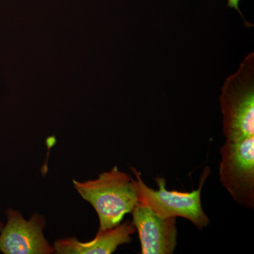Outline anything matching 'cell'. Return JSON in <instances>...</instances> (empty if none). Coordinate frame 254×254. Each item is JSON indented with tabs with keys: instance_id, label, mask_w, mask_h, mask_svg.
<instances>
[{
	"instance_id": "6da1fadb",
	"label": "cell",
	"mask_w": 254,
	"mask_h": 254,
	"mask_svg": "<svg viewBox=\"0 0 254 254\" xmlns=\"http://www.w3.org/2000/svg\"><path fill=\"white\" fill-rule=\"evenodd\" d=\"M80 195L91 203L98 214L100 230L118 226L124 217L139 203L133 179L115 166L100 174L98 179L80 182L73 180Z\"/></svg>"
},
{
	"instance_id": "7a4b0ae2",
	"label": "cell",
	"mask_w": 254,
	"mask_h": 254,
	"mask_svg": "<svg viewBox=\"0 0 254 254\" xmlns=\"http://www.w3.org/2000/svg\"><path fill=\"white\" fill-rule=\"evenodd\" d=\"M222 131L227 141L254 136V53L242 60L222 86Z\"/></svg>"
},
{
	"instance_id": "3957f363",
	"label": "cell",
	"mask_w": 254,
	"mask_h": 254,
	"mask_svg": "<svg viewBox=\"0 0 254 254\" xmlns=\"http://www.w3.org/2000/svg\"><path fill=\"white\" fill-rule=\"evenodd\" d=\"M131 170L136 177L133 182L138 190L140 203L146 205L153 213L163 218L180 217L187 219L198 230L208 226L210 220L201 204L202 187L209 175L208 168L203 172L198 190L191 192L168 190L166 180L160 177L155 180L158 190H154L145 185L139 172L133 168Z\"/></svg>"
},
{
	"instance_id": "277c9868",
	"label": "cell",
	"mask_w": 254,
	"mask_h": 254,
	"mask_svg": "<svg viewBox=\"0 0 254 254\" xmlns=\"http://www.w3.org/2000/svg\"><path fill=\"white\" fill-rule=\"evenodd\" d=\"M219 175L222 186L234 200L254 208V136L227 141L220 148Z\"/></svg>"
},
{
	"instance_id": "5b68a950",
	"label": "cell",
	"mask_w": 254,
	"mask_h": 254,
	"mask_svg": "<svg viewBox=\"0 0 254 254\" xmlns=\"http://www.w3.org/2000/svg\"><path fill=\"white\" fill-rule=\"evenodd\" d=\"M7 222L0 232V252L4 254H55L43 235L46 222L38 214L25 220L17 210L6 212Z\"/></svg>"
},
{
	"instance_id": "8992f818",
	"label": "cell",
	"mask_w": 254,
	"mask_h": 254,
	"mask_svg": "<svg viewBox=\"0 0 254 254\" xmlns=\"http://www.w3.org/2000/svg\"><path fill=\"white\" fill-rule=\"evenodd\" d=\"M133 223L138 232L142 254H172L177 245L176 218H163L141 203L133 211Z\"/></svg>"
},
{
	"instance_id": "52a82bcc",
	"label": "cell",
	"mask_w": 254,
	"mask_h": 254,
	"mask_svg": "<svg viewBox=\"0 0 254 254\" xmlns=\"http://www.w3.org/2000/svg\"><path fill=\"white\" fill-rule=\"evenodd\" d=\"M133 222L127 221L108 230H98L93 240L79 242L76 238H66L55 242V253L59 254H110L120 246L132 241L131 235L136 232Z\"/></svg>"
},
{
	"instance_id": "ba28073f",
	"label": "cell",
	"mask_w": 254,
	"mask_h": 254,
	"mask_svg": "<svg viewBox=\"0 0 254 254\" xmlns=\"http://www.w3.org/2000/svg\"><path fill=\"white\" fill-rule=\"evenodd\" d=\"M240 1L241 0H227V5H228L229 7L232 8V9H236L237 11H238L239 13L241 14V16L243 17L240 9Z\"/></svg>"
},
{
	"instance_id": "9c48e42d",
	"label": "cell",
	"mask_w": 254,
	"mask_h": 254,
	"mask_svg": "<svg viewBox=\"0 0 254 254\" xmlns=\"http://www.w3.org/2000/svg\"><path fill=\"white\" fill-rule=\"evenodd\" d=\"M3 226H4V225H3L2 222H0V232H1V229H2Z\"/></svg>"
}]
</instances>
